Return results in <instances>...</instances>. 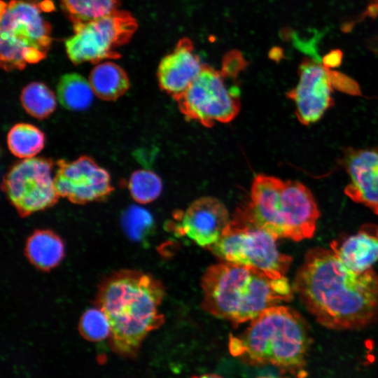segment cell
<instances>
[{
  "label": "cell",
  "instance_id": "cell-6",
  "mask_svg": "<svg viewBox=\"0 0 378 378\" xmlns=\"http://www.w3.org/2000/svg\"><path fill=\"white\" fill-rule=\"evenodd\" d=\"M276 239L265 230L232 218L219 239L208 248L225 262L255 267L272 278H281L292 258L279 251Z\"/></svg>",
  "mask_w": 378,
  "mask_h": 378
},
{
  "label": "cell",
  "instance_id": "cell-25",
  "mask_svg": "<svg viewBox=\"0 0 378 378\" xmlns=\"http://www.w3.org/2000/svg\"><path fill=\"white\" fill-rule=\"evenodd\" d=\"M79 330L85 339L97 342L109 337L111 328L106 316L97 307L83 313L79 322Z\"/></svg>",
  "mask_w": 378,
  "mask_h": 378
},
{
  "label": "cell",
  "instance_id": "cell-1",
  "mask_svg": "<svg viewBox=\"0 0 378 378\" xmlns=\"http://www.w3.org/2000/svg\"><path fill=\"white\" fill-rule=\"evenodd\" d=\"M294 290L318 323L334 330H359L378 321V274L348 268L332 249L304 255Z\"/></svg>",
  "mask_w": 378,
  "mask_h": 378
},
{
  "label": "cell",
  "instance_id": "cell-10",
  "mask_svg": "<svg viewBox=\"0 0 378 378\" xmlns=\"http://www.w3.org/2000/svg\"><path fill=\"white\" fill-rule=\"evenodd\" d=\"M56 164V189L60 197L71 203L105 201L114 190L109 173L89 156L82 155L74 161L59 159Z\"/></svg>",
  "mask_w": 378,
  "mask_h": 378
},
{
  "label": "cell",
  "instance_id": "cell-20",
  "mask_svg": "<svg viewBox=\"0 0 378 378\" xmlns=\"http://www.w3.org/2000/svg\"><path fill=\"white\" fill-rule=\"evenodd\" d=\"M45 141L44 133L29 123L20 122L14 125L7 135L9 150L21 159L35 157L43 148Z\"/></svg>",
  "mask_w": 378,
  "mask_h": 378
},
{
  "label": "cell",
  "instance_id": "cell-28",
  "mask_svg": "<svg viewBox=\"0 0 378 378\" xmlns=\"http://www.w3.org/2000/svg\"><path fill=\"white\" fill-rule=\"evenodd\" d=\"M373 51L378 56V37H377L373 42H372V46Z\"/></svg>",
  "mask_w": 378,
  "mask_h": 378
},
{
  "label": "cell",
  "instance_id": "cell-11",
  "mask_svg": "<svg viewBox=\"0 0 378 378\" xmlns=\"http://www.w3.org/2000/svg\"><path fill=\"white\" fill-rule=\"evenodd\" d=\"M332 72L328 67L309 58H304L298 68L299 81L286 93L295 104L298 120L304 125L318 121L333 105Z\"/></svg>",
  "mask_w": 378,
  "mask_h": 378
},
{
  "label": "cell",
  "instance_id": "cell-17",
  "mask_svg": "<svg viewBox=\"0 0 378 378\" xmlns=\"http://www.w3.org/2000/svg\"><path fill=\"white\" fill-rule=\"evenodd\" d=\"M61 238L50 230H36L27 239L25 254L36 267L48 271L57 266L64 256Z\"/></svg>",
  "mask_w": 378,
  "mask_h": 378
},
{
  "label": "cell",
  "instance_id": "cell-3",
  "mask_svg": "<svg viewBox=\"0 0 378 378\" xmlns=\"http://www.w3.org/2000/svg\"><path fill=\"white\" fill-rule=\"evenodd\" d=\"M202 288V309L234 326L292 298L285 276L272 278L255 267L230 262L208 267Z\"/></svg>",
  "mask_w": 378,
  "mask_h": 378
},
{
  "label": "cell",
  "instance_id": "cell-15",
  "mask_svg": "<svg viewBox=\"0 0 378 378\" xmlns=\"http://www.w3.org/2000/svg\"><path fill=\"white\" fill-rule=\"evenodd\" d=\"M203 65L194 51L191 40L187 37L181 38L159 64L157 76L160 88L174 99L188 88Z\"/></svg>",
  "mask_w": 378,
  "mask_h": 378
},
{
  "label": "cell",
  "instance_id": "cell-27",
  "mask_svg": "<svg viewBox=\"0 0 378 378\" xmlns=\"http://www.w3.org/2000/svg\"><path fill=\"white\" fill-rule=\"evenodd\" d=\"M341 57V52L335 51L326 57L324 59V65L327 67L335 66L340 63Z\"/></svg>",
  "mask_w": 378,
  "mask_h": 378
},
{
  "label": "cell",
  "instance_id": "cell-7",
  "mask_svg": "<svg viewBox=\"0 0 378 378\" xmlns=\"http://www.w3.org/2000/svg\"><path fill=\"white\" fill-rule=\"evenodd\" d=\"M235 79L222 70L204 64L188 88L174 98L179 111L187 120L206 127L232 121L241 106L239 88L229 83Z\"/></svg>",
  "mask_w": 378,
  "mask_h": 378
},
{
  "label": "cell",
  "instance_id": "cell-14",
  "mask_svg": "<svg viewBox=\"0 0 378 378\" xmlns=\"http://www.w3.org/2000/svg\"><path fill=\"white\" fill-rule=\"evenodd\" d=\"M342 164L350 178L345 194L378 216V148H349Z\"/></svg>",
  "mask_w": 378,
  "mask_h": 378
},
{
  "label": "cell",
  "instance_id": "cell-9",
  "mask_svg": "<svg viewBox=\"0 0 378 378\" xmlns=\"http://www.w3.org/2000/svg\"><path fill=\"white\" fill-rule=\"evenodd\" d=\"M51 159L31 158L13 164L5 174L2 189L21 217L48 209L60 197L56 189Z\"/></svg>",
  "mask_w": 378,
  "mask_h": 378
},
{
  "label": "cell",
  "instance_id": "cell-12",
  "mask_svg": "<svg viewBox=\"0 0 378 378\" xmlns=\"http://www.w3.org/2000/svg\"><path fill=\"white\" fill-rule=\"evenodd\" d=\"M320 214L310 190L297 181H284L278 206L276 236L300 241L311 238Z\"/></svg>",
  "mask_w": 378,
  "mask_h": 378
},
{
  "label": "cell",
  "instance_id": "cell-13",
  "mask_svg": "<svg viewBox=\"0 0 378 378\" xmlns=\"http://www.w3.org/2000/svg\"><path fill=\"white\" fill-rule=\"evenodd\" d=\"M230 221L225 206L213 197L192 202L175 225L176 232L186 235L201 246L216 242Z\"/></svg>",
  "mask_w": 378,
  "mask_h": 378
},
{
  "label": "cell",
  "instance_id": "cell-22",
  "mask_svg": "<svg viewBox=\"0 0 378 378\" xmlns=\"http://www.w3.org/2000/svg\"><path fill=\"white\" fill-rule=\"evenodd\" d=\"M73 25L85 23L117 10L119 0H61Z\"/></svg>",
  "mask_w": 378,
  "mask_h": 378
},
{
  "label": "cell",
  "instance_id": "cell-23",
  "mask_svg": "<svg viewBox=\"0 0 378 378\" xmlns=\"http://www.w3.org/2000/svg\"><path fill=\"white\" fill-rule=\"evenodd\" d=\"M132 197L139 204H148L155 200L161 194L162 183L155 172L147 169L134 172L128 181Z\"/></svg>",
  "mask_w": 378,
  "mask_h": 378
},
{
  "label": "cell",
  "instance_id": "cell-26",
  "mask_svg": "<svg viewBox=\"0 0 378 378\" xmlns=\"http://www.w3.org/2000/svg\"><path fill=\"white\" fill-rule=\"evenodd\" d=\"M245 66L246 61L241 54L237 51H232L225 56L221 70L230 77L237 78Z\"/></svg>",
  "mask_w": 378,
  "mask_h": 378
},
{
  "label": "cell",
  "instance_id": "cell-21",
  "mask_svg": "<svg viewBox=\"0 0 378 378\" xmlns=\"http://www.w3.org/2000/svg\"><path fill=\"white\" fill-rule=\"evenodd\" d=\"M20 102L27 113L40 120L49 117L57 106L54 92L41 82L26 85L22 90Z\"/></svg>",
  "mask_w": 378,
  "mask_h": 378
},
{
  "label": "cell",
  "instance_id": "cell-16",
  "mask_svg": "<svg viewBox=\"0 0 378 378\" xmlns=\"http://www.w3.org/2000/svg\"><path fill=\"white\" fill-rule=\"evenodd\" d=\"M330 247L348 268L364 272L378 262V226L365 223L356 234L332 241Z\"/></svg>",
  "mask_w": 378,
  "mask_h": 378
},
{
  "label": "cell",
  "instance_id": "cell-19",
  "mask_svg": "<svg viewBox=\"0 0 378 378\" xmlns=\"http://www.w3.org/2000/svg\"><path fill=\"white\" fill-rule=\"evenodd\" d=\"M90 82L77 73L62 75L57 85V95L61 105L67 110L82 111L88 109L93 100Z\"/></svg>",
  "mask_w": 378,
  "mask_h": 378
},
{
  "label": "cell",
  "instance_id": "cell-18",
  "mask_svg": "<svg viewBox=\"0 0 378 378\" xmlns=\"http://www.w3.org/2000/svg\"><path fill=\"white\" fill-rule=\"evenodd\" d=\"M89 82L95 95L105 101H115L130 88L126 72L118 64L104 62L91 71Z\"/></svg>",
  "mask_w": 378,
  "mask_h": 378
},
{
  "label": "cell",
  "instance_id": "cell-5",
  "mask_svg": "<svg viewBox=\"0 0 378 378\" xmlns=\"http://www.w3.org/2000/svg\"><path fill=\"white\" fill-rule=\"evenodd\" d=\"M51 43L50 27L34 4L20 0L1 3V64L22 70L40 62Z\"/></svg>",
  "mask_w": 378,
  "mask_h": 378
},
{
  "label": "cell",
  "instance_id": "cell-8",
  "mask_svg": "<svg viewBox=\"0 0 378 378\" xmlns=\"http://www.w3.org/2000/svg\"><path fill=\"white\" fill-rule=\"evenodd\" d=\"M138 24L128 12L115 10L98 19L73 25L74 34L65 42L74 64L97 63L120 57L117 49L129 42Z\"/></svg>",
  "mask_w": 378,
  "mask_h": 378
},
{
  "label": "cell",
  "instance_id": "cell-24",
  "mask_svg": "<svg viewBox=\"0 0 378 378\" xmlns=\"http://www.w3.org/2000/svg\"><path fill=\"white\" fill-rule=\"evenodd\" d=\"M121 223L125 233L134 240L145 238L153 227L151 214L138 206L128 207L122 215Z\"/></svg>",
  "mask_w": 378,
  "mask_h": 378
},
{
  "label": "cell",
  "instance_id": "cell-4",
  "mask_svg": "<svg viewBox=\"0 0 378 378\" xmlns=\"http://www.w3.org/2000/svg\"><path fill=\"white\" fill-rule=\"evenodd\" d=\"M311 344L304 318L290 307L276 305L261 312L239 335H230L231 355L253 365H272L303 376Z\"/></svg>",
  "mask_w": 378,
  "mask_h": 378
},
{
  "label": "cell",
  "instance_id": "cell-29",
  "mask_svg": "<svg viewBox=\"0 0 378 378\" xmlns=\"http://www.w3.org/2000/svg\"><path fill=\"white\" fill-rule=\"evenodd\" d=\"M374 1H378V0H374Z\"/></svg>",
  "mask_w": 378,
  "mask_h": 378
},
{
  "label": "cell",
  "instance_id": "cell-2",
  "mask_svg": "<svg viewBox=\"0 0 378 378\" xmlns=\"http://www.w3.org/2000/svg\"><path fill=\"white\" fill-rule=\"evenodd\" d=\"M164 295L161 282L134 270L118 272L102 284L97 307L106 316L113 349L133 356L145 337L164 321L160 306Z\"/></svg>",
  "mask_w": 378,
  "mask_h": 378
}]
</instances>
